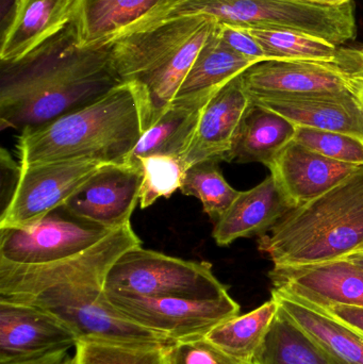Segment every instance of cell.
<instances>
[{"label": "cell", "instance_id": "obj_1", "mask_svg": "<svg viewBox=\"0 0 363 364\" xmlns=\"http://www.w3.org/2000/svg\"><path fill=\"white\" fill-rule=\"evenodd\" d=\"M2 65V130L44 125L121 83L110 48H80L72 23L21 61Z\"/></svg>", "mask_w": 363, "mask_h": 364}, {"label": "cell", "instance_id": "obj_2", "mask_svg": "<svg viewBox=\"0 0 363 364\" xmlns=\"http://www.w3.org/2000/svg\"><path fill=\"white\" fill-rule=\"evenodd\" d=\"M148 129L142 90L126 81L94 102L18 136L21 166L66 160L125 164Z\"/></svg>", "mask_w": 363, "mask_h": 364}, {"label": "cell", "instance_id": "obj_3", "mask_svg": "<svg viewBox=\"0 0 363 364\" xmlns=\"http://www.w3.org/2000/svg\"><path fill=\"white\" fill-rule=\"evenodd\" d=\"M274 265L347 258L363 250V166L309 203L288 211L259 239Z\"/></svg>", "mask_w": 363, "mask_h": 364}, {"label": "cell", "instance_id": "obj_4", "mask_svg": "<svg viewBox=\"0 0 363 364\" xmlns=\"http://www.w3.org/2000/svg\"><path fill=\"white\" fill-rule=\"evenodd\" d=\"M217 25L206 15H177L110 47L111 62L119 80L136 81L142 90L148 128L172 104Z\"/></svg>", "mask_w": 363, "mask_h": 364}, {"label": "cell", "instance_id": "obj_5", "mask_svg": "<svg viewBox=\"0 0 363 364\" xmlns=\"http://www.w3.org/2000/svg\"><path fill=\"white\" fill-rule=\"evenodd\" d=\"M212 17L217 23L253 28H285L324 38L337 46L357 36L355 4L319 6L292 0H193L173 13Z\"/></svg>", "mask_w": 363, "mask_h": 364}, {"label": "cell", "instance_id": "obj_6", "mask_svg": "<svg viewBox=\"0 0 363 364\" xmlns=\"http://www.w3.org/2000/svg\"><path fill=\"white\" fill-rule=\"evenodd\" d=\"M4 301L27 304L48 312L67 326L78 341L174 342L121 314L107 297L104 282L59 284Z\"/></svg>", "mask_w": 363, "mask_h": 364}, {"label": "cell", "instance_id": "obj_7", "mask_svg": "<svg viewBox=\"0 0 363 364\" xmlns=\"http://www.w3.org/2000/svg\"><path fill=\"white\" fill-rule=\"evenodd\" d=\"M106 292L141 297L212 299L227 296L206 261L183 260L142 245L126 252L114 263L104 282Z\"/></svg>", "mask_w": 363, "mask_h": 364}, {"label": "cell", "instance_id": "obj_8", "mask_svg": "<svg viewBox=\"0 0 363 364\" xmlns=\"http://www.w3.org/2000/svg\"><path fill=\"white\" fill-rule=\"evenodd\" d=\"M142 245L131 225L121 227L80 254L42 265L0 262V299H14L48 287L72 282H106L114 263L132 248Z\"/></svg>", "mask_w": 363, "mask_h": 364}, {"label": "cell", "instance_id": "obj_9", "mask_svg": "<svg viewBox=\"0 0 363 364\" xmlns=\"http://www.w3.org/2000/svg\"><path fill=\"white\" fill-rule=\"evenodd\" d=\"M114 230L77 218L61 205L34 224L0 229V262L48 264L85 252Z\"/></svg>", "mask_w": 363, "mask_h": 364}, {"label": "cell", "instance_id": "obj_10", "mask_svg": "<svg viewBox=\"0 0 363 364\" xmlns=\"http://www.w3.org/2000/svg\"><path fill=\"white\" fill-rule=\"evenodd\" d=\"M110 303L136 324L172 341L206 336L217 325L240 314L230 295L212 299L141 297L106 292Z\"/></svg>", "mask_w": 363, "mask_h": 364}, {"label": "cell", "instance_id": "obj_11", "mask_svg": "<svg viewBox=\"0 0 363 364\" xmlns=\"http://www.w3.org/2000/svg\"><path fill=\"white\" fill-rule=\"evenodd\" d=\"M106 164L95 160H66L21 166L14 194L0 212V229L21 228L42 220L63 205Z\"/></svg>", "mask_w": 363, "mask_h": 364}, {"label": "cell", "instance_id": "obj_12", "mask_svg": "<svg viewBox=\"0 0 363 364\" xmlns=\"http://www.w3.org/2000/svg\"><path fill=\"white\" fill-rule=\"evenodd\" d=\"M193 0H76L72 27L83 49L110 48L161 23Z\"/></svg>", "mask_w": 363, "mask_h": 364}, {"label": "cell", "instance_id": "obj_13", "mask_svg": "<svg viewBox=\"0 0 363 364\" xmlns=\"http://www.w3.org/2000/svg\"><path fill=\"white\" fill-rule=\"evenodd\" d=\"M142 173L131 164H108L78 188L64 208L77 218L108 229L130 224L139 203Z\"/></svg>", "mask_w": 363, "mask_h": 364}, {"label": "cell", "instance_id": "obj_14", "mask_svg": "<svg viewBox=\"0 0 363 364\" xmlns=\"http://www.w3.org/2000/svg\"><path fill=\"white\" fill-rule=\"evenodd\" d=\"M273 288L289 293L315 307H363V269L347 258L315 264L281 267L269 272Z\"/></svg>", "mask_w": 363, "mask_h": 364}, {"label": "cell", "instance_id": "obj_15", "mask_svg": "<svg viewBox=\"0 0 363 364\" xmlns=\"http://www.w3.org/2000/svg\"><path fill=\"white\" fill-rule=\"evenodd\" d=\"M241 76L251 100L351 91L337 63L266 60L254 64Z\"/></svg>", "mask_w": 363, "mask_h": 364}, {"label": "cell", "instance_id": "obj_16", "mask_svg": "<svg viewBox=\"0 0 363 364\" xmlns=\"http://www.w3.org/2000/svg\"><path fill=\"white\" fill-rule=\"evenodd\" d=\"M77 342L72 331L48 312L0 299V363L68 350Z\"/></svg>", "mask_w": 363, "mask_h": 364}, {"label": "cell", "instance_id": "obj_17", "mask_svg": "<svg viewBox=\"0 0 363 364\" xmlns=\"http://www.w3.org/2000/svg\"><path fill=\"white\" fill-rule=\"evenodd\" d=\"M358 168L324 157L293 140L269 168L288 205L294 209L321 196Z\"/></svg>", "mask_w": 363, "mask_h": 364}, {"label": "cell", "instance_id": "obj_18", "mask_svg": "<svg viewBox=\"0 0 363 364\" xmlns=\"http://www.w3.org/2000/svg\"><path fill=\"white\" fill-rule=\"evenodd\" d=\"M241 75L224 85L202 109L193 141L183 156L189 168L206 160L226 162L251 104Z\"/></svg>", "mask_w": 363, "mask_h": 364}, {"label": "cell", "instance_id": "obj_19", "mask_svg": "<svg viewBox=\"0 0 363 364\" xmlns=\"http://www.w3.org/2000/svg\"><path fill=\"white\" fill-rule=\"evenodd\" d=\"M76 0H14L0 48L2 64H14L63 32L74 21Z\"/></svg>", "mask_w": 363, "mask_h": 364}, {"label": "cell", "instance_id": "obj_20", "mask_svg": "<svg viewBox=\"0 0 363 364\" xmlns=\"http://www.w3.org/2000/svg\"><path fill=\"white\" fill-rule=\"evenodd\" d=\"M300 127L340 132L363 140V106L353 92L251 100Z\"/></svg>", "mask_w": 363, "mask_h": 364}, {"label": "cell", "instance_id": "obj_21", "mask_svg": "<svg viewBox=\"0 0 363 364\" xmlns=\"http://www.w3.org/2000/svg\"><path fill=\"white\" fill-rule=\"evenodd\" d=\"M290 210L270 175L255 188L240 191L229 209L215 222L213 239L219 246H228L241 237H261Z\"/></svg>", "mask_w": 363, "mask_h": 364}, {"label": "cell", "instance_id": "obj_22", "mask_svg": "<svg viewBox=\"0 0 363 364\" xmlns=\"http://www.w3.org/2000/svg\"><path fill=\"white\" fill-rule=\"evenodd\" d=\"M272 297L337 364H363V338L310 304L273 288Z\"/></svg>", "mask_w": 363, "mask_h": 364}, {"label": "cell", "instance_id": "obj_23", "mask_svg": "<svg viewBox=\"0 0 363 364\" xmlns=\"http://www.w3.org/2000/svg\"><path fill=\"white\" fill-rule=\"evenodd\" d=\"M296 126L285 117L251 102L243 117L226 162L261 164L270 168L294 140Z\"/></svg>", "mask_w": 363, "mask_h": 364}, {"label": "cell", "instance_id": "obj_24", "mask_svg": "<svg viewBox=\"0 0 363 364\" xmlns=\"http://www.w3.org/2000/svg\"><path fill=\"white\" fill-rule=\"evenodd\" d=\"M254 64L232 50L215 29L198 53L174 100H210L224 85Z\"/></svg>", "mask_w": 363, "mask_h": 364}, {"label": "cell", "instance_id": "obj_25", "mask_svg": "<svg viewBox=\"0 0 363 364\" xmlns=\"http://www.w3.org/2000/svg\"><path fill=\"white\" fill-rule=\"evenodd\" d=\"M210 100H173L159 121L143 134L126 162L156 154L178 155L183 158L193 141L202 109Z\"/></svg>", "mask_w": 363, "mask_h": 364}, {"label": "cell", "instance_id": "obj_26", "mask_svg": "<svg viewBox=\"0 0 363 364\" xmlns=\"http://www.w3.org/2000/svg\"><path fill=\"white\" fill-rule=\"evenodd\" d=\"M253 363L337 364L281 307Z\"/></svg>", "mask_w": 363, "mask_h": 364}, {"label": "cell", "instance_id": "obj_27", "mask_svg": "<svg viewBox=\"0 0 363 364\" xmlns=\"http://www.w3.org/2000/svg\"><path fill=\"white\" fill-rule=\"evenodd\" d=\"M278 309V304L272 297L257 309L217 325L207 333L206 338L228 354L253 363Z\"/></svg>", "mask_w": 363, "mask_h": 364}, {"label": "cell", "instance_id": "obj_28", "mask_svg": "<svg viewBox=\"0 0 363 364\" xmlns=\"http://www.w3.org/2000/svg\"><path fill=\"white\" fill-rule=\"evenodd\" d=\"M258 41L268 60L336 63L339 46L305 32L285 28L245 27Z\"/></svg>", "mask_w": 363, "mask_h": 364}, {"label": "cell", "instance_id": "obj_29", "mask_svg": "<svg viewBox=\"0 0 363 364\" xmlns=\"http://www.w3.org/2000/svg\"><path fill=\"white\" fill-rule=\"evenodd\" d=\"M168 344L85 340L77 342L75 358L77 364H166Z\"/></svg>", "mask_w": 363, "mask_h": 364}, {"label": "cell", "instance_id": "obj_30", "mask_svg": "<svg viewBox=\"0 0 363 364\" xmlns=\"http://www.w3.org/2000/svg\"><path fill=\"white\" fill-rule=\"evenodd\" d=\"M219 164L217 160H206L190 166L180 190L183 195L196 197L205 213L215 223L229 209L240 193L226 181Z\"/></svg>", "mask_w": 363, "mask_h": 364}, {"label": "cell", "instance_id": "obj_31", "mask_svg": "<svg viewBox=\"0 0 363 364\" xmlns=\"http://www.w3.org/2000/svg\"><path fill=\"white\" fill-rule=\"evenodd\" d=\"M142 173L139 203L141 209H146L158 199L170 198L175 192L181 190L185 173L189 166L181 156L156 155L139 157L131 162Z\"/></svg>", "mask_w": 363, "mask_h": 364}, {"label": "cell", "instance_id": "obj_32", "mask_svg": "<svg viewBox=\"0 0 363 364\" xmlns=\"http://www.w3.org/2000/svg\"><path fill=\"white\" fill-rule=\"evenodd\" d=\"M294 141L335 161L363 166V140L356 136L296 126Z\"/></svg>", "mask_w": 363, "mask_h": 364}, {"label": "cell", "instance_id": "obj_33", "mask_svg": "<svg viewBox=\"0 0 363 364\" xmlns=\"http://www.w3.org/2000/svg\"><path fill=\"white\" fill-rule=\"evenodd\" d=\"M166 364H254L237 358L206 336L177 340L166 346Z\"/></svg>", "mask_w": 363, "mask_h": 364}, {"label": "cell", "instance_id": "obj_34", "mask_svg": "<svg viewBox=\"0 0 363 364\" xmlns=\"http://www.w3.org/2000/svg\"><path fill=\"white\" fill-rule=\"evenodd\" d=\"M217 36L239 55L254 63L266 61V55L258 41L242 26L217 23L215 28Z\"/></svg>", "mask_w": 363, "mask_h": 364}, {"label": "cell", "instance_id": "obj_35", "mask_svg": "<svg viewBox=\"0 0 363 364\" xmlns=\"http://www.w3.org/2000/svg\"><path fill=\"white\" fill-rule=\"evenodd\" d=\"M337 65L347 78L351 91L355 94L363 106V51L362 48H342L339 47Z\"/></svg>", "mask_w": 363, "mask_h": 364}, {"label": "cell", "instance_id": "obj_36", "mask_svg": "<svg viewBox=\"0 0 363 364\" xmlns=\"http://www.w3.org/2000/svg\"><path fill=\"white\" fill-rule=\"evenodd\" d=\"M0 164H1V212L6 209L10 203L15 188L21 177V164L17 166L16 162L11 157L10 154L4 149L0 153Z\"/></svg>", "mask_w": 363, "mask_h": 364}, {"label": "cell", "instance_id": "obj_37", "mask_svg": "<svg viewBox=\"0 0 363 364\" xmlns=\"http://www.w3.org/2000/svg\"><path fill=\"white\" fill-rule=\"evenodd\" d=\"M318 309H320V308H318ZM320 310L330 314V316L336 318L339 322L347 325L363 338V307L335 305Z\"/></svg>", "mask_w": 363, "mask_h": 364}, {"label": "cell", "instance_id": "obj_38", "mask_svg": "<svg viewBox=\"0 0 363 364\" xmlns=\"http://www.w3.org/2000/svg\"><path fill=\"white\" fill-rule=\"evenodd\" d=\"M0 364H77L75 354L72 355L68 350H59L33 358L23 359V360L14 361V363Z\"/></svg>", "mask_w": 363, "mask_h": 364}, {"label": "cell", "instance_id": "obj_39", "mask_svg": "<svg viewBox=\"0 0 363 364\" xmlns=\"http://www.w3.org/2000/svg\"><path fill=\"white\" fill-rule=\"evenodd\" d=\"M292 1L300 2V4H319V6H341L354 0H292Z\"/></svg>", "mask_w": 363, "mask_h": 364}, {"label": "cell", "instance_id": "obj_40", "mask_svg": "<svg viewBox=\"0 0 363 364\" xmlns=\"http://www.w3.org/2000/svg\"><path fill=\"white\" fill-rule=\"evenodd\" d=\"M349 258L363 269V250L356 252V254L352 255Z\"/></svg>", "mask_w": 363, "mask_h": 364}, {"label": "cell", "instance_id": "obj_41", "mask_svg": "<svg viewBox=\"0 0 363 364\" xmlns=\"http://www.w3.org/2000/svg\"><path fill=\"white\" fill-rule=\"evenodd\" d=\"M362 50L363 51V47H362Z\"/></svg>", "mask_w": 363, "mask_h": 364}]
</instances>
